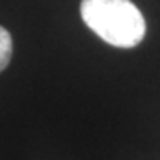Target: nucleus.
Segmentation results:
<instances>
[{"label": "nucleus", "instance_id": "1", "mask_svg": "<svg viewBox=\"0 0 160 160\" xmlns=\"http://www.w3.org/2000/svg\"><path fill=\"white\" fill-rule=\"evenodd\" d=\"M85 25L108 44L129 49L145 36V20L131 0H82Z\"/></svg>", "mask_w": 160, "mask_h": 160}, {"label": "nucleus", "instance_id": "2", "mask_svg": "<svg viewBox=\"0 0 160 160\" xmlns=\"http://www.w3.org/2000/svg\"><path fill=\"white\" fill-rule=\"evenodd\" d=\"M12 36L5 30L3 26H0V72L7 69V65L10 64L12 59Z\"/></svg>", "mask_w": 160, "mask_h": 160}]
</instances>
